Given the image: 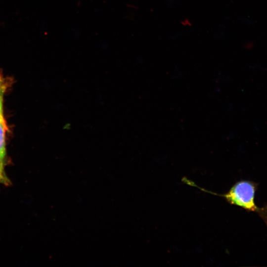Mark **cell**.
Instances as JSON below:
<instances>
[{"label":"cell","instance_id":"6da1fadb","mask_svg":"<svg viewBox=\"0 0 267 267\" xmlns=\"http://www.w3.org/2000/svg\"><path fill=\"white\" fill-rule=\"evenodd\" d=\"M257 183L254 181L241 180L236 182L228 192L221 195L211 193L200 187L199 188L207 192L224 198L231 205L241 207L247 211L256 213L264 221L267 225V207H258L255 202V195L257 189Z\"/></svg>","mask_w":267,"mask_h":267},{"label":"cell","instance_id":"7a4b0ae2","mask_svg":"<svg viewBox=\"0 0 267 267\" xmlns=\"http://www.w3.org/2000/svg\"><path fill=\"white\" fill-rule=\"evenodd\" d=\"M7 127L3 118H0V158L3 160L5 155V134Z\"/></svg>","mask_w":267,"mask_h":267},{"label":"cell","instance_id":"3957f363","mask_svg":"<svg viewBox=\"0 0 267 267\" xmlns=\"http://www.w3.org/2000/svg\"><path fill=\"white\" fill-rule=\"evenodd\" d=\"M10 183L4 171V164L3 160L0 158V183L8 185Z\"/></svg>","mask_w":267,"mask_h":267},{"label":"cell","instance_id":"277c9868","mask_svg":"<svg viewBox=\"0 0 267 267\" xmlns=\"http://www.w3.org/2000/svg\"><path fill=\"white\" fill-rule=\"evenodd\" d=\"M4 84L2 79L0 80V118H3L2 109V96L4 90Z\"/></svg>","mask_w":267,"mask_h":267},{"label":"cell","instance_id":"5b68a950","mask_svg":"<svg viewBox=\"0 0 267 267\" xmlns=\"http://www.w3.org/2000/svg\"><path fill=\"white\" fill-rule=\"evenodd\" d=\"M2 79V78L0 76V80Z\"/></svg>","mask_w":267,"mask_h":267}]
</instances>
